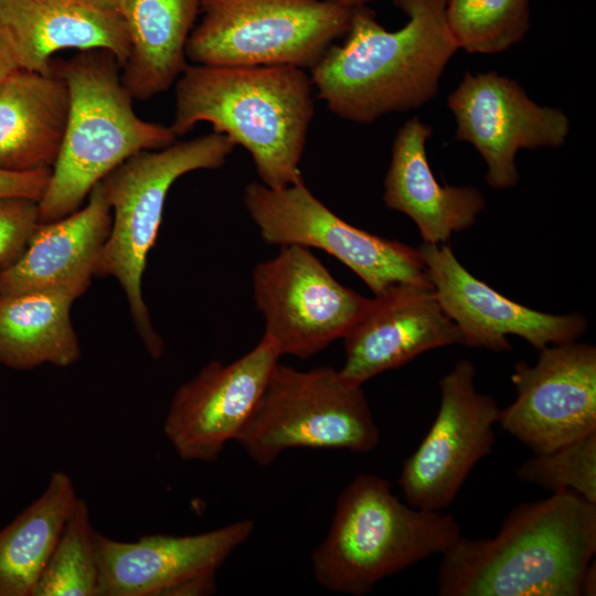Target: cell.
<instances>
[{
	"mask_svg": "<svg viewBox=\"0 0 596 596\" xmlns=\"http://www.w3.org/2000/svg\"><path fill=\"white\" fill-rule=\"evenodd\" d=\"M519 479L557 491L570 489L596 503V432L544 454L518 469Z\"/></svg>",
	"mask_w": 596,
	"mask_h": 596,
	"instance_id": "obj_27",
	"label": "cell"
},
{
	"mask_svg": "<svg viewBox=\"0 0 596 596\" xmlns=\"http://www.w3.org/2000/svg\"><path fill=\"white\" fill-rule=\"evenodd\" d=\"M254 529L255 522L244 519L200 534H152L134 542L98 532V596H167L187 579L216 574Z\"/></svg>",
	"mask_w": 596,
	"mask_h": 596,
	"instance_id": "obj_17",
	"label": "cell"
},
{
	"mask_svg": "<svg viewBox=\"0 0 596 596\" xmlns=\"http://www.w3.org/2000/svg\"><path fill=\"white\" fill-rule=\"evenodd\" d=\"M202 0H121L117 9L129 40L121 82L147 100L167 91L187 63L185 47Z\"/></svg>",
	"mask_w": 596,
	"mask_h": 596,
	"instance_id": "obj_22",
	"label": "cell"
},
{
	"mask_svg": "<svg viewBox=\"0 0 596 596\" xmlns=\"http://www.w3.org/2000/svg\"><path fill=\"white\" fill-rule=\"evenodd\" d=\"M448 107L457 121L456 138L480 152L486 179L496 189L518 183L519 149L561 147L570 131L561 109L539 106L515 81L496 72L467 73L448 96Z\"/></svg>",
	"mask_w": 596,
	"mask_h": 596,
	"instance_id": "obj_14",
	"label": "cell"
},
{
	"mask_svg": "<svg viewBox=\"0 0 596 596\" xmlns=\"http://www.w3.org/2000/svg\"><path fill=\"white\" fill-rule=\"evenodd\" d=\"M461 535L451 513L403 503L391 482L360 473L340 493L328 534L311 555L323 588L362 596L422 560L443 554Z\"/></svg>",
	"mask_w": 596,
	"mask_h": 596,
	"instance_id": "obj_5",
	"label": "cell"
},
{
	"mask_svg": "<svg viewBox=\"0 0 596 596\" xmlns=\"http://www.w3.org/2000/svg\"><path fill=\"white\" fill-rule=\"evenodd\" d=\"M83 1L100 9L117 12V9L121 0H83Z\"/></svg>",
	"mask_w": 596,
	"mask_h": 596,
	"instance_id": "obj_32",
	"label": "cell"
},
{
	"mask_svg": "<svg viewBox=\"0 0 596 596\" xmlns=\"http://www.w3.org/2000/svg\"><path fill=\"white\" fill-rule=\"evenodd\" d=\"M254 301L265 321L263 336L280 355L310 358L343 339L368 310L371 299L341 285L299 245L280 246L252 274Z\"/></svg>",
	"mask_w": 596,
	"mask_h": 596,
	"instance_id": "obj_10",
	"label": "cell"
},
{
	"mask_svg": "<svg viewBox=\"0 0 596 596\" xmlns=\"http://www.w3.org/2000/svg\"><path fill=\"white\" fill-rule=\"evenodd\" d=\"M280 353L263 336L246 354L224 364L209 362L174 392L163 433L185 461L212 462L254 412Z\"/></svg>",
	"mask_w": 596,
	"mask_h": 596,
	"instance_id": "obj_13",
	"label": "cell"
},
{
	"mask_svg": "<svg viewBox=\"0 0 596 596\" xmlns=\"http://www.w3.org/2000/svg\"><path fill=\"white\" fill-rule=\"evenodd\" d=\"M445 17L458 49L492 54L523 39L530 6L529 0H446Z\"/></svg>",
	"mask_w": 596,
	"mask_h": 596,
	"instance_id": "obj_26",
	"label": "cell"
},
{
	"mask_svg": "<svg viewBox=\"0 0 596 596\" xmlns=\"http://www.w3.org/2000/svg\"><path fill=\"white\" fill-rule=\"evenodd\" d=\"M70 110L66 81L18 68L0 85V168L52 169Z\"/></svg>",
	"mask_w": 596,
	"mask_h": 596,
	"instance_id": "obj_21",
	"label": "cell"
},
{
	"mask_svg": "<svg viewBox=\"0 0 596 596\" xmlns=\"http://www.w3.org/2000/svg\"><path fill=\"white\" fill-rule=\"evenodd\" d=\"M343 340L345 363L338 371L352 385H363L428 350L465 344L433 285L415 283H396L376 294Z\"/></svg>",
	"mask_w": 596,
	"mask_h": 596,
	"instance_id": "obj_16",
	"label": "cell"
},
{
	"mask_svg": "<svg viewBox=\"0 0 596 596\" xmlns=\"http://www.w3.org/2000/svg\"><path fill=\"white\" fill-rule=\"evenodd\" d=\"M77 498L71 477L54 471L43 492L0 530V596H33Z\"/></svg>",
	"mask_w": 596,
	"mask_h": 596,
	"instance_id": "obj_24",
	"label": "cell"
},
{
	"mask_svg": "<svg viewBox=\"0 0 596 596\" xmlns=\"http://www.w3.org/2000/svg\"><path fill=\"white\" fill-rule=\"evenodd\" d=\"M52 169L14 171L0 168V200L22 198L39 202L49 185Z\"/></svg>",
	"mask_w": 596,
	"mask_h": 596,
	"instance_id": "obj_29",
	"label": "cell"
},
{
	"mask_svg": "<svg viewBox=\"0 0 596 596\" xmlns=\"http://www.w3.org/2000/svg\"><path fill=\"white\" fill-rule=\"evenodd\" d=\"M97 533L86 501L77 498L33 596H98Z\"/></svg>",
	"mask_w": 596,
	"mask_h": 596,
	"instance_id": "obj_25",
	"label": "cell"
},
{
	"mask_svg": "<svg viewBox=\"0 0 596 596\" xmlns=\"http://www.w3.org/2000/svg\"><path fill=\"white\" fill-rule=\"evenodd\" d=\"M234 441L266 467L291 448L369 453L380 429L362 385L344 382L331 366L297 370L278 362Z\"/></svg>",
	"mask_w": 596,
	"mask_h": 596,
	"instance_id": "obj_7",
	"label": "cell"
},
{
	"mask_svg": "<svg viewBox=\"0 0 596 596\" xmlns=\"http://www.w3.org/2000/svg\"><path fill=\"white\" fill-rule=\"evenodd\" d=\"M417 249L438 302L460 330L465 345L508 351L512 334L539 351L576 341L587 328L582 313H544L500 295L472 276L447 244L424 242Z\"/></svg>",
	"mask_w": 596,
	"mask_h": 596,
	"instance_id": "obj_15",
	"label": "cell"
},
{
	"mask_svg": "<svg viewBox=\"0 0 596 596\" xmlns=\"http://www.w3.org/2000/svg\"><path fill=\"white\" fill-rule=\"evenodd\" d=\"M234 148L226 136L213 131L174 141L162 149L138 152L100 181L113 221L96 276L114 277L119 283L137 333L153 359L161 358L163 340L152 327L141 281L167 194L185 173L221 168Z\"/></svg>",
	"mask_w": 596,
	"mask_h": 596,
	"instance_id": "obj_6",
	"label": "cell"
},
{
	"mask_svg": "<svg viewBox=\"0 0 596 596\" xmlns=\"http://www.w3.org/2000/svg\"><path fill=\"white\" fill-rule=\"evenodd\" d=\"M243 203L266 243L324 251L355 273L374 295L396 283L433 285L417 248L347 223L304 181L283 189L252 182L245 187Z\"/></svg>",
	"mask_w": 596,
	"mask_h": 596,
	"instance_id": "obj_9",
	"label": "cell"
},
{
	"mask_svg": "<svg viewBox=\"0 0 596 596\" xmlns=\"http://www.w3.org/2000/svg\"><path fill=\"white\" fill-rule=\"evenodd\" d=\"M78 298L63 288L0 295V364L30 371L76 363L82 351L71 308Z\"/></svg>",
	"mask_w": 596,
	"mask_h": 596,
	"instance_id": "obj_23",
	"label": "cell"
},
{
	"mask_svg": "<svg viewBox=\"0 0 596 596\" xmlns=\"http://www.w3.org/2000/svg\"><path fill=\"white\" fill-rule=\"evenodd\" d=\"M339 3H343L350 7H356V6H364L368 2L375 1V0H332Z\"/></svg>",
	"mask_w": 596,
	"mask_h": 596,
	"instance_id": "obj_33",
	"label": "cell"
},
{
	"mask_svg": "<svg viewBox=\"0 0 596 596\" xmlns=\"http://www.w3.org/2000/svg\"><path fill=\"white\" fill-rule=\"evenodd\" d=\"M18 63L14 55L0 32V85L3 81L15 70H18Z\"/></svg>",
	"mask_w": 596,
	"mask_h": 596,
	"instance_id": "obj_30",
	"label": "cell"
},
{
	"mask_svg": "<svg viewBox=\"0 0 596 596\" xmlns=\"http://www.w3.org/2000/svg\"><path fill=\"white\" fill-rule=\"evenodd\" d=\"M476 368L458 361L439 381L436 418L414 454L403 465L398 485L406 503L443 511L451 504L477 462L493 446L499 407L476 390Z\"/></svg>",
	"mask_w": 596,
	"mask_h": 596,
	"instance_id": "obj_11",
	"label": "cell"
},
{
	"mask_svg": "<svg viewBox=\"0 0 596 596\" xmlns=\"http://www.w3.org/2000/svg\"><path fill=\"white\" fill-rule=\"evenodd\" d=\"M0 32L19 68L42 74L62 50L105 49L121 68L129 53L120 15L83 0H0Z\"/></svg>",
	"mask_w": 596,
	"mask_h": 596,
	"instance_id": "obj_19",
	"label": "cell"
},
{
	"mask_svg": "<svg viewBox=\"0 0 596 596\" xmlns=\"http://www.w3.org/2000/svg\"><path fill=\"white\" fill-rule=\"evenodd\" d=\"M596 595V565L593 560L585 570L581 583V596Z\"/></svg>",
	"mask_w": 596,
	"mask_h": 596,
	"instance_id": "obj_31",
	"label": "cell"
},
{
	"mask_svg": "<svg viewBox=\"0 0 596 596\" xmlns=\"http://www.w3.org/2000/svg\"><path fill=\"white\" fill-rule=\"evenodd\" d=\"M38 225L36 201L22 198L0 200V270L20 258Z\"/></svg>",
	"mask_w": 596,
	"mask_h": 596,
	"instance_id": "obj_28",
	"label": "cell"
},
{
	"mask_svg": "<svg viewBox=\"0 0 596 596\" xmlns=\"http://www.w3.org/2000/svg\"><path fill=\"white\" fill-rule=\"evenodd\" d=\"M515 401L498 423L534 454H544L596 432V348L571 341L539 350L535 364L521 360L511 375Z\"/></svg>",
	"mask_w": 596,
	"mask_h": 596,
	"instance_id": "obj_12",
	"label": "cell"
},
{
	"mask_svg": "<svg viewBox=\"0 0 596 596\" xmlns=\"http://www.w3.org/2000/svg\"><path fill=\"white\" fill-rule=\"evenodd\" d=\"M111 221L98 182L83 207L36 226L20 258L0 270V295L63 288L81 297L97 274Z\"/></svg>",
	"mask_w": 596,
	"mask_h": 596,
	"instance_id": "obj_18",
	"label": "cell"
},
{
	"mask_svg": "<svg viewBox=\"0 0 596 596\" xmlns=\"http://www.w3.org/2000/svg\"><path fill=\"white\" fill-rule=\"evenodd\" d=\"M171 130L201 121L251 155L262 183L283 189L302 182L300 162L315 115L306 70L286 64L187 65L175 83Z\"/></svg>",
	"mask_w": 596,
	"mask_h": 596,
	"instance_id": "obj_3",
	"label": "cell"
},
{
	"mask_svg": "<svg viewBox=\"0 0 596 596\" xmlns=\"http://www.w3.org/2000/svg\"><path fill=\"white\" fill-rule=\"evenodd\" d=\"M67 83L70 110L49 185L38 202L39 224L82 207L92 189L129 157L175 141L170 126L143 120L121 82L116 56L105 49L52 61Z\"/></svg>",
	"mask_w": 596,
	"mask_h": 596,
	"instance_id": "obj_4",
	"label": "cell"
},
{
	"mask_svg": "<svg viewBox=\"0 0 596 596\" xmlns=\"http://www.w3.org/2000/svg\"><path fill=\"white\" fill-rule=\"evenodd\" d=\"M352 11L332 0H202L185 55L194 64L310 70L347 34Z\"/></svg>",
	"mask_w": 596,
	"mask_h": 596,
	"instance_id": "obj_8",
	"label": "cell"
},
{
	"mask_svg": "<svg viewBox=\"0 0 596 596\" xmlns=\"http://www.w3.org/2000/svg\"><path fill=\"white\" fill-rule=\"evenodd\" d=\"M432 128L417 117L398 130L384 179L383 200L389 209L409 216L425 243L446 244L453 233L469 228L486 202L473 187L441 185L426 155Z\"/></svg>",
	"mask_w": 596,
	"mask_h": 596,
	"instance_id": "obj_20",
	"label": "cell"
},
{
	"mask_svg": "<svg viewBox=\"0 0 596 596\" xmlns=\"http://www.w3.org/2000/svg\"><path fill=\"white\" fill-rule=\"evenodd\" d=\"M596 552V503L570 489L514 508L493 538L441 554L440 596H581Z\"/></svg>",
	"mask_w": 596,
	"mask_h": 596,
	"instance_id": "obj_1",
	"label": "cell"
},
{
	"mask_svg": "<svg viewBox=\"0 0 596 596\" xmlns=\"http://www.w3.org/2000/svg\"><path fill=\"white\" fill-rule=\"evenodd\" d=\"M407 17L387 31L365 6L353 7L345 40L312 66L318 98L337 116L359 123L418 108L437 93L458 46L446 23V0H393Z\"/></svg>",
	"mask_w": 596,
	"mask_h": 596,
	"instance_id": "obj_2",
	"label": "cell"
}]
</instances>
